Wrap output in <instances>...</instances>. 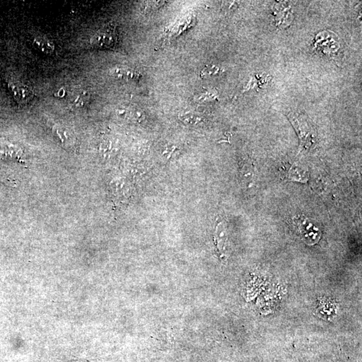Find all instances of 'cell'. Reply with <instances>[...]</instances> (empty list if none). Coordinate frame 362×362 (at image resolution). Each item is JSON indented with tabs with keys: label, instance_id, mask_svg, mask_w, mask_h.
I'll use <instances>...</instances> for the list:
<instances>
[{
	"label": "cell",
	"instance_id": "6da1fadb",
	"mask_svg": "<svg viewBox=\"0 0 362 362\" xmlns=\"http://www.w3.org/2000/svg\"><path fill=\"white\" fill-rule=\"evenodd\" d=\"M288 116L299 137L301 146L306 149L312 148L317 142V134L307 116L295 112Z\"/></svg>",
	"mask_w": 362,
	"mask_h": 362
},
{
	"label": "cell",
	"instance_id": "7a4b0ae2",
	"mask_svg": "<svg viewBox=\"0 0 362 362\" xmlns=\"http://www.w3.org/2000/svg\"><path fill=\"white\" fill-rule=\"evenodd\" d=\"M90 42L91 45L97 48H111L117 45L118 34L112 26H104L93 34Z\"/></svg>",
	"mask_w": 362,
	"mask_h": 362
},
{
	"label": "cell",
	"instance_id": "3957f363",
	"mask_svg": "<svg viewBox=\"0 0 362 362\" xmlns=\"http://www.w3.org/2000/svg\"><path fill=\"white\" fill-rule=\"evenodd\" d=\"M298 232L302 240L309 245L315 244L321 238V233L318 228L309 222L306 217L300 216L295 219Z\"/></svg>",
	"mask_w": 362,
	"mask_h": 362
},
{
	"label": "cell",
	"instance_id": "277c9868",
	"mask_svg": "<svg viewBox=\"0 0 362 362\" xmlns=\"http://www.w3.org/2000/svg\"><path fill=\"white\" fill-rule=\"evenodd\" d=\"M8 86L14 100L20 105L28 104L34 98L32 90L21 81L14 80H9Z\"/></svg>",
	"mask_w": 362,
	"mask_h": 362
},
{
	"label": "cell",
	"instance_id": "5b68a950",
	"mask_svg": "<svg viewBox=\"0 0 362 362\" xmlns=\"http://www.w3.org/2000/svg\"><path fill=\"white\" fill-rule=\"evenodd\" d=\"M52 131L63 148L69 151L75 150L78 147V140L71 129L62 125H56Z\"/></svg>",
	"mask_w": 362,
	"mask_h": 362
},
{
	"label": "cell",
	"instance_id": "8992f818",
	"mask_svg": "<svg viewBox=\"0 0 362 362\" xmlns=\"http://www.w3.org/2000/svg\"><path fill=\"white\" fill-rule=\"evenodd\" d=\"M115 78L126 81H134L139 78L140 74L135 70L128 68H116L112 71Z\"/></svg>",
	"mask_w": 362,
	"mask_h": 362
},
{
	"label": "cell",
	"instance_id": "52a82bcc",
	"mask_svg": "<svg viewBox=\"0 0 362 362\" xmlns=\"http://www.w3.org/2000/svg\"><path fill=\"white\" fill-rule=\"evenodd\" d=\"M34 47L38 48L43 53L50 54L53 52L54 45L52 42L43 36H37L33 42Z\"/></svg>",
	"mask_w": 362,
	"mask_h": 362
},
{
	"label": "cell",
	"instance_id": "ba28073f",
	"mask_svg": "<svg viewBox=\"0 0 362 362\" xmlns=\"http://www.w3.org/2000/svg\"><path fill=\"white\" fill-rule=\"evenodd\" d=\"M90 96L89 93L85 91H80L72 97L70 102L71 106L75 108H82L89 103Z\"/></svg>",
	"mask_w": 362,
	"mask_h": 362
},
{
	"label": "cell",
	"instance_id": "9c48e42d",
	"mask_svg": "<svg viewBox=\"0 0 362 362\" xmlns=\"http://www.w3.org/2000/svg\"><path fill=\"white\" fill-rule=\"evenodd\" d=\"M0 154L5 156H10V157H17L21 155V150L17 147L14 146H10V145H1L0 146Z\"/></svg>",
	"mask_w": 362,
	"mask_h": 362
},
{
	"label": "cell",
	"instance_id": "30bf717a",
	"mask_svg": "<svg viewBox=\"0 0 362 362\" xmlns=\"http://www.w3.org/2000/svg\"><path fill=\"white\" fill-rule=\"evenodd\" d=\"M181 119L187 123V124H198L199 122L202 120L201 118L197 115H194V114H188L186 113L181 117Z\"/></svg>",
	"mask_w": 362,
	"mask_h": 362
},
{
	"label": "cell",
	"instance_id": "8fae6325",
	"mask_svg": "<svg viewBox=\"0 0 362 362\" xmlns=\"http://www.w3.org/2000/svg\"><path fill=\"white\" fill-rule=\"evenodd\" d=\"M218 71V69L215 67H210V66H207L205 69L203 70L201 72V76L205 77L207 75H211V74H216V72Z\"/></svg>",
	"mask_w": 362,
	"mask_h": 362
}]
</instances>
